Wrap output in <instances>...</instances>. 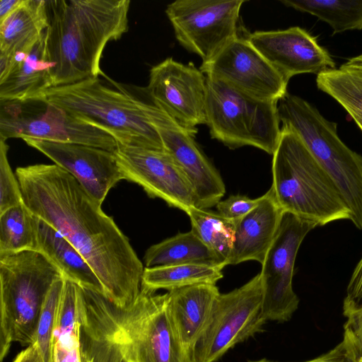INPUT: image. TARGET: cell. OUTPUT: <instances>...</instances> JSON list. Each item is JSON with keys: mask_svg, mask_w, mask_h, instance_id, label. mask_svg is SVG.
<instances>
[{"mask_svg": "<svg viewBox=\"0 0 362 362\" xmlns=\"http://www.w3.org/2000/svg\"><path fill=\"white\" fill-rule=\"evenodd\" d=\"M219 293L218 287L212 284H197L168 292L173 325L185 346L193 351L209 325Z\"/></svg>", "mask_w": 362, "mask_h": 362, "instance_id": "44dd1931", "label": "cell"}, {"mask_svg": "<svg viewBox=\"0 0 362 362\" xmlns=\"http://www.w3.org/2000/svg\"><path fill=\"white\" fill-rule=\"evenodd\" d=\"M244 0H176L165 13L177 40L206 62L238 36Z\"/></svg>", "mask_w": 362, "mask_h": 362, "instance_id": "8fae6325", "label": "cell"}, {"mask_svg": "<svg viewBox=\"0 0 362 362\" xmlns=\"http://www.w3.org/2000/svg\"><path fill=\"white\" fill-rule=\"evenodd\" d=\"M24 0H1L0 1V23L16 11Z\"/></svg>", "mask_w": 362, "mask_h": 362, "instance_id": "74e56055", "label": "cell"}, {"mask_svg": "<svg viewBox=\"0 0 362 362\" xmlns=\"http://www.w3.org/2000/svg\"><path fill=\"white\" fill-rule=\"evenodd\" d=\"M362 305V257L352 272L344 300L343 311L345 316Z\"/></svg>", "mask_w": 362, "mask_h": 362, "instance_id": "e575fe53", "label": "cell"}, {"mask_svg": "<svg viewBox=\"0 0 362 362\" xmlns=\"http://www.w3.org/2000/svg\"><path fill=\"white\" fill-rule=\"evenodd\" d=\"M199 69L206 77L259 100L279 102L288 93V81L239 35Z\"/></svg>", "mask_w": 362, "mask_h": 362, "instance_id": "5bb4252c", "label": "cell"}, {"mask_svg": "<svg viewBox=\"0 0 362 362\" xmlns=\"http://www.w3.org/2000/svg\"><path fill=\"white\" fill-rule=\"evenodd\" d=\"M47 38L46 30L29 50L0 53L1 101L35 100L53 87Z\"/></svg>", "mask_w": 362, "mask_h": 362, "instance_id": "d6986e66", "label": "cell"}, {"mask_svg": "<svg viewBox=\"0 0 362 362\" xmlns=\"http://www.w3.org/2000/svg\"><path fill=\"white\" fill-rule=\"evenodd\" d=\"M345 65L362 69V54L352 57L344 63Z\"/></svg>", "mask_w": 362, "mask_h": 362, "instance_id": "f35d334b", "label": "cell"}, {"mask_svg": "<svg viewBox=\"0 0 362 362\" xmlns=\"http://www.w3.org/2000/svg\"><path fill=\"white\" fill-rule=\"evenodd\" d=\"M1 101L0 138L34 139L57 143L77 144L114 152L117 141L109 133L40 99Z\"/></svg>", "mask_w": 362, "mask_h": 362, "instance_id": "9c48e42d", "label": "cell"}, {"mask_svg": "<svg viewBox=\"0 0 362 362\" xmlns=\"http://www.w3.org/2000/svg\"><path fill=\"white\" fill-rule=\"evenodd\" d=\"M262 288L258 274L217 296L209 325L195 348L197 362H216L230 349L263 332Z\"/></svg>", "mask_w": 362, "mask_h": 362, "instance_id": "30bf717a", "label": "cell"}, {"mask_svg": "<svg viewBox=\"0 0 362 362\" xmlns=\"http://www.w3.org/2000/svg\"><path fill=\"white\" fill-rule=\"evenodd\" d=\"M223 269L199 264L145 267L141 288L156 292L159 289L169 291L197 284L216 285L223 278Z\"/></svg>", "mask_w": 362, "mask_h": 362, "instance_id": "484cf974", "label": "cell"}, {"mask_svg": "<svg viewBox=\"0 0 362 362\" xmlns=\"http://www.w3.org/2000/svg\"><path fill=\"white\" fill-rule=\"evenodd\" d=\"M47 50L53 87L104 75L100 63L110 41L128 30L129 0H49Z\"/></svg>", "mask_w": 362, "mask_h": 362, "instance_id": "3957f363", "label": "cell"}, {"mask_svg": "<svg viewBox=\"0 0 362 362\" xmlns=\"http://www.w3.org/2000/svg\"><path fill=\"white\" fill-rule=\"evenodd\" d=\"M37 248L36 218L25 203L0 214V256Z\"/></svg>", "mask_w": 362, "mask_h": 362, "instance_id": "f546056e", "label": "cell"}, {"mask_svg": "<svg viewBox=\"0 0 362 362\" xmlns=\"http://www.w3.org/2000/svg\"><path fill=\"white\" fill-rule=\"evenodd\" d=\"M83 304L81 287L65 279L53 331L51 362H83L81 344Z\"/></svg>", "mask_w": 362, "mask_h": 362, "instance_id": "7402d4cb", "label": "cell"}, {"mask_svg": "<svg viewBox=\"0 0 362 362\" xmlns=\"http://www.w3.org/2000/svg\"><path fill=\"white\" fill-rule=\"evenodd\" d=\"M148 120L157 131L163 150L182 170L197 199V208L216 206L226 193L225 184L218 170L195 141L196 133L180 125L153 103L140 100Z\"/></svg>", "mask_w": 362, "mask_h": 362, "instance_id": "4fadbf2b", "label": "cell"}, {"mask_svg": "<svg viewBox=\"0 0 362 362\" xmlns=\"http://www.w3.org/2000/svg\"><path fill=\"white\" fill-rule=\"evenodd\" d=\"M262 196L250 199L245 195H231L221 200L216 205L218 213L230 220H238L255 209L261 202Z\"/></svg>", "mask_w": 362, "mask_h": 362, "instance_id": "d6a6232c", "label": "cell"}, {"mask_svg": "<svg viewBox=\"0 0 362 362\" xmlns=\"http://www.w3.org/2000/svg\"><path fill=\"white\" fill-rule=\"evenodd\" d=\"M144 261L147 268L185 264L224 268L214 253L192 230L151 245L146 251Z\"/></svg>", "mask_w": 362, "mask_h": 362, "instance_id": "d4e9b609", "label": "cell"}, {"mask_svg": "<svg viewBox=\"0 0 362 362\" xmlns=\"http://www.w3.org/2000/svg\"><path fill=\"white\" fill-rule=\"evenodd\" d=\"M31 212L63 235L98 278L115 305L132 303L141 290L144 266L129 239L78 181L56 164L16 170Z\"/></svg>", "mask_w": 362, "mask_h": 362, "instance_id": "6da1fadb", "label": "cell"}, {"mask_svg": "<svg viewBox=\"0 0 362 362\" xmlns=\"http://www.w3.org/2000/svg\"><path fill=\"white\" fill-rule=\"evenodd\" d=\"M64 281L65 278H62L54 282L45 299L40 317L33 344L37 346L43 362H51L53 331Z\"/></svg>", "mask_w": 362, "mask_h": 362, "instance_id": "4dcf8cb0", "label": "cell"}, {"mask_svg": "<svg viewBox=\"0 0 362 362\" xmlns=\"http://www.w3.org/2000/svg\"><path fill=\"white\" fill-rule=\"evenodd\" d=\"M206 119L211 137L230 148L250 146L273 155L281 136L278 102L255 98L209 77Z\"/></svg>", "mask_w": 362, "mask_h": 362, "instance_id": "ba28073f", "label": "cell"}, {"mask_svg": "<svg viewBox=\"0 0 362 362\" xmlns=\"http://www.w3.org/2000/svg\"><path fill=\"white\" fill-rule=\"evenodd\" d=\"M359 359L355 352L342 340L329 352L310 361L305 362H358ZM247 362H274L266 358Z\"/></svg>", "mask_w": 362, "mask_h": 362, "instance_id": "d590c367", "label": "cell"}, {"mask_svg": "<svg viewBox=\"0 0 362 362\" xmlns=\"http://www.w3.org/2000/svg\"><path fill=\"white\" fill-rule=\"evenodd\" d=\"M279 102L282 126L299 136L331 177L349 210V220L362 230V156L341 140L337 123L302 98L287 93Z\"/></svg>", "mask_w": 362, "mask_h": 362, "instance_id": "52a82bcc", "label": "cell"}, {"mask_svg": "<svg viewBox=\"0 0 362 362\" xmlns=\"http://www.w3.org/2000/svg\"><path fill=\"white\" fill-rule=\"evenodd\" d=\"M13 362H43L42 356L35 344L21 351Z\"/></svg>", "mask_w": 362, "mask_h": 362, "instance_id": "8d00e7d4", "label": "cell"}, {"mask_svg": "<svg viewBox=\"0 0 362 362\" xmlns=\"http://www.w3.org/2000/svg\"><path fill=\"white\" fill-rule=\"evenodd\" d=\"M316 83L348 112L362 131V69L343 64L318 74Z\"/></svg>", "mask_w": 362, "mask_h": 362, "instance_id": "4316f807", "label": "cell"}, {"mask_svg": "<svg viewBox=\"0 0 362 362\" xmlns=\"http://www.w3.org/2000/svg\"><path fill=\"white\" fill-rule=\"evenodd\" d=\"M8 148L6 140L0 138V214L24 203L19 182L8 162Z\"/></svg>", "mask_w": 362, "mask_h": 362, "instance_id": "1f68e13d", "label": "cell"}, {"mask_svg": "<svg viewBox=\"0 0 362 362\" xmlns=\"http://www.w3.org/2000/svg\"><path fill=\"white\" fill-rule=\"evenodd\" d=\"M113 153L124 179L141 186L150 197L185 212L197 206L190 184L164 150L118 144Z\"/></svg>", "mask_w": 362, "mask_h": 362, "instance_id": "2e32d148", "label": "cell"}, {"mask_svg": "<svg viewBox=\"0 0 362 362\" xmlns=\"http://www.w3.org/2000/svg\"><path fill=\"white\" fill-rule=\"evenodd\" d=\"M37 99L102 129L118 144L163 150L160 136L142 110L140 100L126 90L103 85L98 78L50 88Z\"/></svg>", "mask_w": 362, "mask_h": 362, "instance_id": "8992f818", "label": "cell"}, {"mask_svg": "<svg viewBox=\"0 0 362 362\" xmlns=\"http://www.w3.org/2000/svg\"><path fill=\"white\" fill-rule=\"evenodd\" d=\"M147 91L153 104L197 133L206 124V77L192 63L166 58L150 70Z\"/></svg>", "mask_w": 362, "mask_h": 362, "instance_id": "9a60e30c", "label": "cell"}, {"mask_svg": "<svg viewBox=\"0 0 362 362\" xmlns=\"http://www.w3.org/2000/svg\"><path fill=\"white\" fill-rule=\"evenodd\" d=\"M23 141L71 174L86 193L100 205L110 189L124 180L112 151L77 144L34 139Z\"/></svg>", "mask_w": 362, "mask_h": 362, "instance_id": "ac0fdd59", "label": "cell"}, {"mask_svg": "<svg viewBox=\"0 0 362 362\" xmlns=\"http://www.w3.org/2000/svg\"><path fill=\"white\" fill-rule=\"evenodd\" d=\"M81 343L85 362H197L177 333L168 309V292L141 290L120 307L103 293L83 288Z\"/></svg>", "mask_w": 362, "mask_h": 362, "instance_id": "7a4b0ae2", "label": "cell"}, {"mask_svg": "<svg viewBox=\"0 0 362 362\" xmlns=\"http://www.w3.org/2000/svg\"><path fill=\"white\" fill-rule=\"evenodd\" d=\"M245 38L288 81L298 74L317 75L335 69V62L328 51L300 27L255 31Z\"/></svg>", "mask_w": 362, "mask_h": 362, "instance_id": "e0dca14e", "label": "cell"}, {"mask_svg": "<svg viewBox=\"0 0 362 362\" xmlns=\"http://www.w3.org/2000/svg\"><path fill=\"white\" fill-rule=\"evenodd\" d=\"M283 214L270 188L255 209L235 220V238L228 265L249 260L262 264L276 235Z\"/></svg>", "mask_w": 362, "mask_h": 362, "instance_id": "ffe728a7", "label": "cell"}, {"mask_svg": "<svg viewBox=\"0 0 362 362\" xmlns=\"http://www.w3.org/2000/svg\"><path fill=\"white\" fill-rule=\"evenodd\" d=\"M314 223L284 212L276 235L259 273L262 288V316L264 321L289 320L299 304L293 288L298 249Z\"/></svg>", "mask_w": 362, "mask_h": 362, "instance_id": "7c38bea8", "label": "cell"}, {"mask_svg": "<svg viewBox=\"0 0 362 362\" xmlns=\"http://www.w3.org/2000/svg\"><path fill=\"white\" fill-rule=\"evenodd\" d=\"M65 278L38 251L0 256V361L13 343L34 342L45 299L54 282Z\"/></svg>", "mask_w": 362, "mask_h": 362, "instance_id": "5b68a950", "label": "cell"}, {"mask_svg": "<svg viewBox=\"0 0 362 362\" xmlns=\"http://www.w3.org/2000/svg\"><path fill=\"white\" fill-rule=\"evenodd\" d=\"M272 156L271 189L284 213L317 227L350 219L336 184L292 129L282 126Z\"/></svg>", "mask_w": 362, "mask_h": 362, "instance_id": "277c9868", "label": "cell"}, {"mask_svg": "<svg viewBox=\"0 0 362 362\" xmlns=\"http://www.w3.org/2000/svg\"><path fill=\"white\" fill-rule=\"evenodd\" d=\"M281 4L308 13L327 23L333 34L362 30V0H281Z\"/></svg>", "mask_w": 362, "mask_h": 362, "instance_id": "83f0119b", "label": "cell"}, {"mask_svg": "<svg viewBox=\"0 0 362 362\" xmlns=\"http://www.w3.org/2000/svg\"><path fill=\"white\" fill-rule=\"evenodd\" d=\"M186 213L191 230L214 253L221 264L227 266L235 238V221L197 207L189 209Z\"/></svg>", "mask_w": 362, "mask_h": 362, "instance_id": "f1b7e54d", "label": "cell"}, {"mask_svg": "<svg viewBox=\"0 0 362 362\" xmlns=\"http://www.w3.org/2000/svg\"><path fill=\"white\" fill-rule=\"evenodd\" d=\"M48 26L47 1L24 0L0 23V53L30 49Z\"/></svg>", "mask_w": 362, "mask_h": 362, "instance_id": "cb8c5ba5", "label": "cell"}, {"mask_svg": "<svg viewBox=\"0 0 362 362\" xmlns=\"http://www.w3.org/2000/svg\"><path fill=\"white\" fill-rule=\"evenodd\" d=\"M346 317L343 340L360 359L362 356V305Z\"/></svg>", "mask_w": 362, "mask_h": 362, "instance_id": "836d02e7", "label": "cell"}, {"mask_svg": "<svg viewBox=\"0 0 362 362\" xmlns=\"http://www.w3.org/2000/svg\"><path fill=\"white\" fill-rule=\"evenodd\" d=\"M358 362H362V356H361V357L360 358V359H359Z\"/></svg>", "mask_w": 362, "mask_h": 362, "instance_id": "ab89813d", "label": "cell"}, {"mask_svg": "<svg viewBox=\"0 0 362 362\" xmlns=\"http://www.w3.org/2000/svg\"><path fill=\"white\" fill-rule=\"evenodd\" d=\"M35 218L37 251L48 258L65 279L81 287L103 293L98 278L78 250L56 229L38 217Z\"/></svg>", "mask_w": 362, "mask_h": 362, "instance_id": "603a6c76", "label": "cell"}]
</instances>
